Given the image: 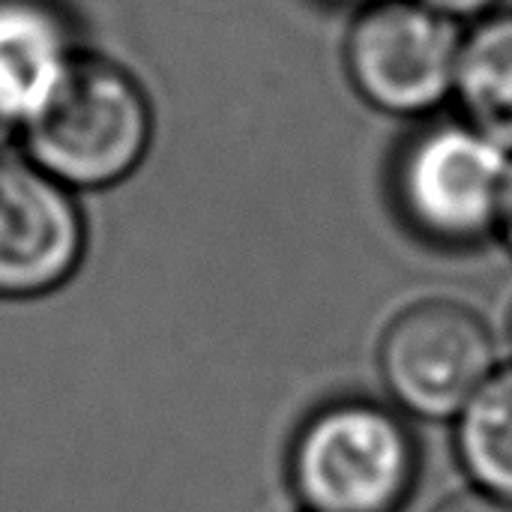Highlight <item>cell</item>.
Listing matches in <instances>:
<instances>
[{
  "instance_id": "cell-14",
  "label": "cell",
  "mask_w": 512,
  "mask_h": 512,
  "mask_svg": "<svg viewBox=\"0 0 512 512\" xmlns=\"http://www.w3.org/2000/svg\"><path fill=\"white\" fill-rule=\"evenodd\" d=\"M510 342H512V312H510Z\"/></svg>"
},
{
  "instance_id": "cell-9",
  "label": "cell",
  "mask_w": 512,
  "mask_h": 512,
  "mask_svg": "<svg viewBox=\"0 0 512 512\" xmlns=\"http://www.w3.org/2000/svg\"><path fill=\"white\" fill-rule=\"evenodd\" d=\"M459 456L483 492L512 501V366L495 369L459 417Z\"/></svg>"
},
{
  "instance_id": "cell-13",
  "label": "cell",
  "mask_w": 512,
  "mask_h": 512,
  "mask_svg": "<svg viewBox=\"0 0 512 512\" xmlns=\"http://www.w3.org/2000/svg\"><path fill=\"white\" fill-rule=\"evenodd\" d=\"M330 3H345V6H354V3H357V6L363 9V6H369V3H375V0H330Z\"/></svg>"
},
{
  "instance_id": "cell-4",
  "label": "cell",
  "mask_w": 512,
  "mask_h": 512,
  "mask_svg": "<svg viewBox=\"0 0 512 512\" xmlns=\"http://www.w3.org/2000/svg\"><path fill=\"white\" fill-rule=\"evenodd\" d=\"M462 36L459 21L420 0H375L348 30V78L378 111L435 114L456 93Z\"/></svg>"
},
{
  "instance_id": "cell-5",
  "label": "cell",
  "mask_w": 512,
  "mask_h": 512,
  "mask_svg": "<svg viewBox=\"0 0 512 512\" xmlns=\"http://www.w3.org/2000/svg\"><path fill=\"white\" fill-rule=\"evenodd\" d=\"M495 369V336L462 303L411 306L381 339V372L390 393L423 417L462 414Z\"/></svg>"
},
{
  "instance_id": "cell-6",
  "label": "cell",
  "mask_w": 512,
  "mask_h": 512,
  "mask_svg": "<svg viewBox=\"0 0 512 512\" xmlns=\"http://www.w3.org/2000/svg\"><path fill=\"white\" fill-rule=\"evenodd\" d=\"M84 249L75 192L27 159H0V300L57 291L75 276Z\"/></svg>"
},
{
  "instance_id": "cell-8",
  "label": "cell",
  "mask_w": 512,
  "mask_h": 512,
  "mask_svg": "<svg viewBox=\"0 0 512 512\" xmlns=\"http://www.w3.org/2000/svg\"><path fill=\"white\" fill-rule=\"evenodd\" d=\"M453 99L462 120L512 156V6L465 30Z\"/></svg>"
},
{
  "instance_id": "cell-10",
  "label": "cell",
  "mask_w": 512,
  "mask_h": 512,
  "mask_svg": "<svg viewBox=\"0 0 512 512\" xmlns=\"http://www.w3.org/2000/svg\"><path fill=\"white\" fill-rule=\"evenodd\" d=\"M420 3L453 21H480L504 6V0H420Z\"/></svg>"
},
{
  "instance_id": "cell-3",
  "label": "cell",
  "mask_w": 512,
  "mask_h": 512,
  "mask_svg": "<svg viewBox=\"0 0 512 512\" xmlns=\"http://www.w3.org/2000/svg\"><path fill=\"white\" fill-rule=\"evenodd\" d=\"M510 159L462 117L414 129L390 174L402 222L438 249L483 246L498 237Z\"/></svg>"
},
{
  "instance_id": "cell-12",
  "label": "cell",
  "mask_w": 512,
  "mask_h": 512,
  "mask_svg": "<svg viewBox=\"0 0 512 512\" xmlns=\"http://www.w3.org/2000/svg\"><path fill=\"white\" fill-rule=\"evenodd\" d=\"M498 240L512 252V159L504 183V201H501V219H498Z\"/></svg>"
},
{
  "instance_id": "cell-2",
  "label": "cell",
  "mask_w": 512,
  "mask_h": 512,
  "mask_svg": "<svg viewBox=\"0 0 512 512\" xmlns=\"http://www.w3.org/2000/svg\"><path fill=\"white\" fill-rule=\"evenodd\" d=\"M417 474L414 432L372 399L318 408L291 444V486L312 512H396L411 498Z\"/></svg>"
},
{
  "instance_id": "cell-7",
  "label": "cell",
  "mask_w": 512,
  "mask_h": 512,
  "mask_svg": "<svg viewBox=\"0 0 512 512\" xmlns=\"http://www.w3.org/2000/svg\"><path fill=\"white\" fill-rule=\"evenodd\" d=\"M78 51L54 0H0V141L24 129Z\"/></svg>"
},
{
  "instance_id": "cell-1",
  "label": "cell",
  "mask_w": 512,
  "mask_h": 512,
  "mask_svg": "<svg viewBox=\"0 0 512 512\" xmlns=\"http://www.w3.org/2000/svg\"><path fill=\"white\" fill-rule=\"evenodd\" d=\"M18 138L24 159L66 189H108L144 162L153 108L123 66L78 51Z\"/></svg>"
},
{
  "instance_id": "cell-11",
  "label": "cell",
  "mask_w": 512,
  "mask_h": 512,
  "mask_svg": "<svg viewBox=\"0 0 512 512\" xmlns=\"http://www.w3.org/2000/svg\"><path fill=\"white\" fill-rule=\"evenodd\" d=\"M438 512H512L510 498L474 489V492H462L456 498H450L447 504H441Z\"/></svg>"
}]
</instances>
